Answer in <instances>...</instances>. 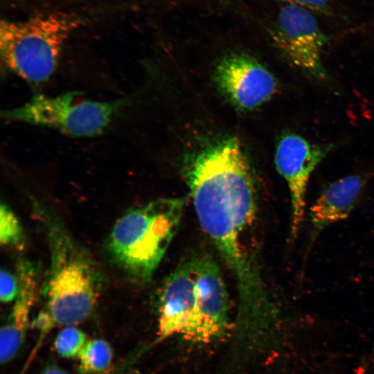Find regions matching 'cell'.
I'll use <instances>...</instances> for the list:
<instances>
[{"label":"cell","mask_w":374,"mask_h":374,"mask_svg":"<svg viewBox=\"0 0 374 374\" xmlns=\"http://www.w3.org/2000/svg\"><path fill=\"white\" fill-rule=\"evenodd\" d=\"M195 212L235 279L238 329L257 335L276 320L248 235L255 220L256 190L241 145L228 138L199 152L186 172Z\"/></svg>","instance_id":"1"},{"label":"cell","mask_w":374,"mask_h":374,"mask_svg":"<svg viewBox=\"0 0 374 374\" xmlns=\"http://www.w3.org/2000/svg\"><path fill=\"white\" fill-rule=\"evenodd\" d=\"M39 218L45 230L50 265L42 293L48 323L72 326L93 312L103 285L102 275L93 260L66 229L48 212Z\"/></svg>","instance_id":"2"},{"label":"cell","mask_w":374,"mask_h":374,"mask_svg":"<svg viewBox=\"0 0 374 374\" xmlns=\"http://www.w3.org/2000/svg\"><path fill=\"white\" fill-rule=\"evenodd\" d=\"M184 204L183 198H161L123 215L107 240L114 261L134 278L149 280L177 232Z\"/></svg>","instance_id":"3"},{"label":"cell","mask_w":374,"mask_h":374,"mask_svg":"<svg viewBox=\"0 0 374 374\" xmlns=\"http://www.w3.org/2000/svg\"><path fill=\"white\" fill-rule=\"evenodd\" d=\"M81 24L78 15L64 12L2 20L1 62L28 83L39 84L54 73L65 42Z\"/></svg>","instance_id":"4"},{"label":"cell","mask_w":374,"mask_h":374,"mask_svg":"<svg viewBox=\"0 0 374 374\" xmlns=\"http://www.w3.org/2000/svg\"><path fill=\"white\" fill-rule=\"evenodd\" d=\"M77 91L56 96L37 94L17 107L1 112L6 121L48 127L72 136L100 134L127 103V100L81 99Z\"/></svg>","instance_id":"5"},{"label":"cell","mask_w":374,"mask_h":374,"mask_svg":"<svg viewBox=\"0 0 374 374\" xmlns=\"http://www.w3.org/2000/svg\"><path fill=\"white\" fill-rule=\"evenodd\" d=\"M271 39L285 60L305 78L319 84L330 82L322 61L327 37L310 10L285 4L279 10Z\"/></svg>","instance_id":"6"},{"label":"cell","mask_w":374,"mask_h":374,"mask_svg":"<svg viewBox=\"0 0 374 374\" xmlns=\"http://www.w3.org/2000/svg\"><path fill=\"white\" fill-rule=\"evenodd\" d=\"M195 280L192 321L182 336L195 344H209L223 337L229 327L228 294L218 265L210 258L190 261Z\"/></svg>","instance_id":"7"},{"label":"cell","mask_w":374,"mask_h":374,"mask_svg":"<svg viewBox=\"0 0 374 374\" xmlns=\"http://www.w3.org/2000/svg\"><path fill=\"white\" fill-rule=\"evenodd\" d=\"M334 147L332 143H311L294 132L283 134L278 142L274 161L290 191V237L293 240L304 219L306 192L311 175Z\"/></svg>","instance_id":"8"},{"label":"cell","mask_w":374,"mask_h":374,"mask_svg":"<svg viewBox=\"0 0 374 374\" xmlns=\"http://www.w3.org/2000/svg\"><path fill=\"white\" fill-rule=\"evenodd\" d=\"M215 81L237 107L251 110L268 101L277 91L274 75L257 60L244 54H232L217 66Z\"/></svg>","instance_id":"9"},{"label":"cell","mask_w":374,"mask_h":374,"mask_svg":"<svg viewBox=\"0 0 374 374\" xmlns=\"http://www.w3.org/2000/svg\"><path fill=\"white\" fill-rule=\"evenodd\" d=\"M195 280L190 262L175 269L164 281L158 303V341L183 336L195 311Z\"/></svg>","instance_id":"10"},{"label":"cell","mask_w":374,"mask_h":374,"mask_svg":"<svg viewBox=\"0 0 374 374\" xmlns=\"http://www.w3.org/2000/svg\"><path fill=\"white\" fill-rule=\"evenodd\" d=\"M368 178L353 174L328 185L309 210L308 248L328 226L347 218L358 203Z\"/></svg>","instance_id":"11"},{"label":"cell","mask_w":374,"mask_h":374,"mask_svg":"<svg viewBox=\"0 0 374 374\" xmlns=\"http://www.w3.org/2000/svg\"><path fill=\"white\" fill-rule=\"evenodd\" d=\"M18 294L0 333V361L10 362L20 349L28 326L31 310L39 292V268L21 259L17 263Z\"/></svg>","instance_id":"12"},{"label":"cell","mask_w":374,"mask_h":374,"mask_svg":"<svg viewBox=\"0 0 374 374\" xmlns=\"http://www.w3.org/2000/svg\"><path fill=\"white\" fill-rule=\"evenodd\" d=\"M112 358V349L107 341L102 339L89 340L78 356V370L83 374L103 373L110 366Z\"/></svg>","instance_id":"13"},{"label":"cell","mask_w":374,"mask_h":374,"mask_svg":"<svg viewBox=\"0 0 374 374\" xmlns=\"http://www.w3.org/2000/svg\"><path fill=\"white\" fill-rule=\"evenodd\" d=\"M0 242L3 247L21 249L24 242L21 225L16 215L5 203L0 206Z\"/></svg>","instance_id":"14"},{"label":"cell","mask_w":374,"mask_h":374,"mask_svg":"<svg viewBox=\"0 0 374 374\" xmlns=\"http://www.w3.org/2000/svg\"><path fill=\"white\" fill-rule=\"evenodd\" d=\"M85 333L80 329L69 326L61 330L54 341L56 353L61 357H78L87 342Z\"/></svg>","instance_id":"15"},{"label":"cell","mask_w":374,"mask_h":374,"mask_svg":"<svg viewBox=\"0 0 374 374\" xmlns=\"http://www.w3.org/2000/svg\"><path fill=\"white\" fill-rule=\"evenodd\" d=\"M0 299L3 303H8L15 299L19 290L17 274L15 275L5 269L0 273Z\"/></svg>","instance_id":"16"},{"label":"cell","mask_w":374,"mask_h":374,"mask_svg":"<svg viewBox=\"0 0 374 374\" xmlns=\"http://www.w3.org/2000/svg\"><path fill=\"white\" fill-rule=\"evenodd\" d=\"M303 7L309 10L327 12L330 9L331 0H276Z\"/></svg>","instance_id":"17"},{"label":"cell","mask_w":374,"mask_h":374,"mask_svg":"<svg viewBox=\"0 0 374 374\" xmlns=\"http://www.w3.org/2000/svg\"><path fill=\"white\" fill-rule=\"evenodd\" d=\"M42 374H70L65 371L55 367V366H50L44 370Z\"/></svg>","instance_id":"18"}]
</instances>
